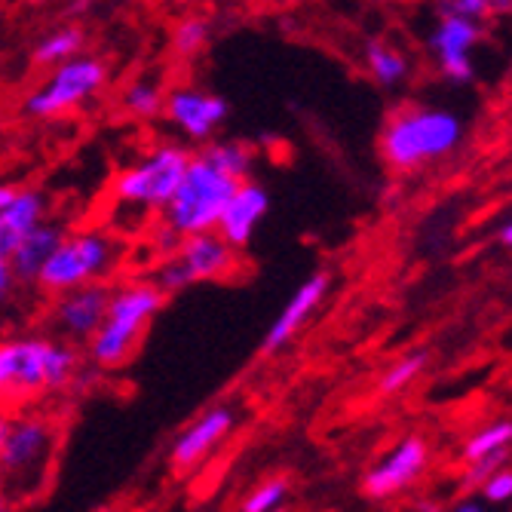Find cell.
<instances>
[{
  "instance_id": "10",
  "label": "cell",
  "mask_w": 512,
  "mask_h": 512,
  "mask_svg": "<svg viewBox=\"0 0 512 512\" xmlns=\"http://www.w3.org/2000/svg\"><path fill=\"white\" fill-rule=\"evenodd\" d=\"M230 108L221 96L203 89V86H175L166 92L163 99V117L166 123L184 138V142L194 145H206L218 135V129L224 126Z\"/></svg>"
},
{
  "instance_id": "20",
  "label": "cell",
  "mask_w": 512,
  "mask_h": 512,
  "mask_svg": "<svg viewBox=\"0 0 512 512\" xmlns=\"http://www.w3.org/2000/svg\"><path fill=\"white\" fill-rule=\"evenodd\" d=\"M365 65L381 86H399L408 77V59L402 50L384 40H368L365 43Z\"/></svg>"
},
{
  "instance_id": "30",
  "label": "cell",
  "mask_w": 512,
  "mask_h": 512,
  "mask_svg": "<svg viewBox=\"0 0 512 512\" xmlns=\"http://www.w3.org/2000/svg\"><path fill=\"white\" fill-rule=\"evenodd\" d=\"M19 237H22V234H16V230H13L4 218H0V258H7V261H10V255H13Z\"/></svg>"
},
{
  "instance_id": "16",
  "label": "cell",
  "mask_w": 512,
  "mask_h": 512,
  "mask_svg": "<svg viewBox=\"0 0 512 512\" xmlns=\"http://www.w3.org/2000/svg\"><path fill=\"white\" fill-rule=\"evenodd\" d=\"M424 467H427V442L417 436H408L378 463V467L368 470L365 494L378 497V500L393 497L396 491L408 488L417 476H421Z\"/></svg>"
},
{
  "instance_id": "33",
  "label": "cell",
  "mask_w": 512,
  "mask_h": 512,
  "mask_svg": "<svg viewBox=\"0 0 512 512\" xmlns=\"http://www.w3.org/2000/svg\"><path fill=\"white\" fill-rule=\"evenodd\" d=\"M500 243H503V246H512V221L503 224V230H500Z\"/></svg>"
},
{
  "instance_id": "17",
  "label": "cell",
  "mask_w": 512,
  "mask_h": 512,
  "mask_svg": "<svg viewBox=\"0 0 512 512\" xmlns=\"http://www.w3.org/2000/svg\"><path fill=\"white\" fill-rule=\"evenodd\" d=\"M62 237H65V230L50 218L34 224L31 230H25L16 243V249H13V255H10V267L16 273V283H34L40 267L50 261V255L56 252Z\"/></svg>"
},
{
  "instance_id": "23",
  "label": "cell",
  "mask_w": 512,
  "mask_h": 512,
  "mask_svg": "<svg viewBox=\"0 0 512 512\" xmlns=\"http://www.w3.org/2000/svg\"><path fill=\"white\" fill-rule=\"evenodd\" d=\"M209 37H212V25L203 16H188V19H181L172 31V50L181 59H191V56L206 50Z\"/></svg>"
},
{
  "instance_id": "12",
  "label": "cell",
  "mask_w": 512,
  "mask_h": 512,
  "mask_svg": "<svg viewBox=\"0 0 512 512\" xmlns=\"http://www.w3.org/2000/svg\"><path fill=\"white\" fill-rule=\"evenodd\" d=\"M237 427V411L234 405H215L209 411H203L191 427H184L178 433V439L172 442L169 460L172 467L188 473L194 467H200L203 460H209Z\"/></svg>"
},
{
  "instance_id": "19",
  "label": "cell",
  "mask_w": 512,
  "mask_h": 512,
  "mask_svg": "<svg viewBox=\"0 0 512 512\" xmlns=\"http://www.w3.org/2000/svg\"><path fill=\"white\" fill-rule=\"evenodd\" d=\"M203 160H209L215 169L234 175L237 181L249 178L252 175V166H255V157H252V148L243 145V142H234V138H212V142L200 145L197 151Z\"/></svg>"
},
{
  "instance_id": "7",
  "label": "cell",
  "mask_w": 512,
  "mask_h": 512,
  "mask_svg": "<svg viewBox=\"0 0 512 512\" xmlns=\"http://www.w3.org/2000/svg\"><path fill=\"white\" fill-rule=\"evenodd\" d=\"M237 184L240 181L234 175L215 169L209 160L194 154L188 163V172H184V178L178 181L175 194L160 209V215L172 230H178L181 237L206 234V230L218 227V218H221L230 194L237 191Z\"/></svg>"
},
{
  "instance_id": "26",
  "label": "cell",
  "mask_w": 512,
  "mask_h": 512,
  "mask_svg": "<svg viewBox=\"0 0 512 512\" xmlns=\"http://www.w3.org/2000/svg\"><path fill=\"white\" fill-rule=\"evenodd\" d=\"M427 365V353H411V356H402L399 362H393L384 378H381V393H396L402 387H408L417 375L424 371Z\"/></svg>"
},
{
  "instance_id": "5",
  "label": "cell",
  "mask_w": 512,
  "mask_h": 512,
  "mask_svg": "<svg viewBox=\"0 0 512 512\" xmlns=\"http://www.w3.org/2000/svg\"><path fill=\"white\" fill-rule=\"evenodd\" d=\"M191 157L194 154L178 142H166L145 151L114 175V203L135 218H148L151 212H160L175 194L184 172H188Z\"/></svg>"
},
{
  "instance_id": "32",
  "label": "cell",
  "mask_w": 512,
  "mask_h": 512,
  "mask_svg": "<svg viewBox=\"0 0 512 512\" xmlns=\"http://www.w3.org/2000/svg\"><path fill=\"white\" fill-rule=\"evenodd\" d=\"M16 191H19V188H13V184H0V215L7 212V206L13 203Z\"/></svg>"
},
{
  "instance_id": "2",
  "label": "cell",
  "mask_w": 512,
  "mask_h": 512,
  "mask_svg": "<svg viewBox=\"0 0 512 512\" xmlns=\"http://www.w3.org/2000/svg\"><path fill=\"white\" fill-rule=\"evenodd\" d=\"M80 368L71 341L50 335L0 338V408H25L65 390Z\"/></svg>"
},
{
  "instance_id": "21",
  "label": "cell",
  "mask_w": 512,
  "mask_h": 512,
  "mask_svg": "<svg viewBox=\"0 0 512 512\" xmlns=\"http://www.w3.org/2000/svg\"><path fill=\"white\" fill-rule=\"evenodd\" d=\"M163 99H166V92L157 83L135 80L123 89L120 108L135 120H157V117H163Z\"/></svg>"
},
{
  "instance_id": "24",
  "label": "cell",
  "mask_w": 512,
  "mask_h": 512,
  "mask_svg": "<svg viewBox=\"0 0 512 512\" xmlns=\"http://www.w3.org/2000/svg\"><path fill=\"white\" fill-rule=\"evenodd\" d=\"M512 442V424L509 421H500V424H491L485 427L479 436H473L467 442V448H463V457H467L470 463L473 460H482L488 454H497V451H506Z\"/></svg>"
},
{
  "instance_id": "6",
  "label": "cell",
  "mask_w": 512,
  "mask_h": 512,
  "mask_svg": "<svg viewBox=\"0 0 512 512\" xmlns=\"http://www.w3.org/2000/svg\"><path fill=\"white\" fill-rule=\"evenodd\" d=\"M123 246L102 227H83L77 234H65L56 252L37 273L34 283L46 295H59L74 286L105 283L120 267Z\"/></svg>"
},
{
  "instance_id": "3",
  "label": "cell",
  "mask_w": 512,
  "mask_h": 512,
  "mask_svg": "<svg viewBox=\"0 0 512 512\" xmlns=\"http://www.w3.org/2000/svg\"><path fill=\"white\" fill-rule=\"evenodd\" d=\"M163 301L166 292L157 289L151 279H126V283L114 286L102 325L86 341L89 359L108 371L126 365L142 344L148 325L163 310Z\"/></svg>"
},
{
  "instance_id": "18",
  "label": "cell",
  "mask_w": 512,
  "mask_h": 512,
  "mask_svg": "<svg viewBox=\"0 0 512 512\" xmlns=\"http://www.w3.org/2000/svg\"><path fill=\"white\" fill-rule=\"evenodd\" d=\"M86 46V31L74 22L68 25H59L53 31H46L37 43H34V65L40 68H53V65H62L68 59H74L77 53H83Z\"/></svg>"
},
{
  "instance_id": "1",
  "label": "cell",
  "mask_w": 512,
  "mask_h": 512,
  "mask_svg": "<svg viewBox=\"0 0 512 512\" xmlns=\"http://www.w3.org/2000/svg\"><path fill=\"white\" fill-rule=\"evenodd\" d=\"M59 421L34 405L0 408V497L10 506L34 500L53 476Z\"/></svg>"
},
{
  "instance_id": "28",
  "label": "cell",
  "mask_w": 512,
  "mask_h": 512,
  "mask_svg": "<svg viewBox=\"0 0 512 512\" xmlns=\"http://www.w3.org/2000/svg\"><path fill=\"white\" fill-rule=\"evenodd\" d=\"M181 234L178 230H172L166 221H160V224H154L151 227V234H148V243H151V249L160 255V258H169V255H175L178 252V246H181Z\"/></svg>"
},
{
  "instance_id": "15",
  "label": "cell",
  "mask_w": 512,
  "mask_h": 512,
  "mask_svg": "<svg viewBox=\"0 0 512 512\" xmlns=\"http://www.w3.org/2000/svg\"><path fill=\"white\" fill-rule=\"evenodd\" d=\"M325 295H329V273L319 270V273L307 276L304 283L292 292L286 307L279 310V316L270 322V329L264 332V341H261V350L264 353L283 350L304 329V322L316 313V307L325 301Z\"/></svg>"
},
{
  "instance_id": "27",
  "label": "cell",
  "mask_w": 512,
  "mask_h": 512,
  "mask_svg": "<svg viewBox=\"0 0 512 512\" xmlns=\"http://www.w3.org/2000/svg\"><path fill=\"white\" fill-rule=\"evenodd\" d=\"M491 10V0H442V16H463V19H485Z\"/></svg>"
},
{
  "instance_id": "31",
  "label": "cell",
  "mask_w": 512,
  "mask_h": 512,
  "mask_svg": "<svg viewBox=\"0 0 512 512\" xmlns=\"http://www.w3.org/2000/svg\"><path fill=\"white\" fill-rule=\"evenodd\" d=\"M16 289V273L7 258H0V304H4Z\"/></svg>"
},
{
  "instance_id": "4",
  "label": "cell",
  "mask_w": 512,
  "mask_h": 512,
  "mask_svg": "<svg viewBox=\"0 0 512 512\" xmlns=\"http://www.w3.org/2000/svg\"><path fill=\"white\" fill-rule=\"evenodd\" d=\"M463 138V123L451 111L405 108L396 111L381 132V154L393 169H414L448 157Z\"/></svg>"
},
{
  "instance_id": "8",
  "label": "cell",
  "mask_w": 512,
  "mask_h": 512,
  "mask_svg": "<svg viewBox=\"0 0 512 512\" xmlns=\"http://www.w3.org/2000/svg\"><path fill=\"white\" fill-rule=\"evenodd\" d=\"M240 270V249L230 246L218 230L184 237L178 252L160 258L151 270V283L166 295L181 292L197 283H215V279H230Z\"/></svg>"
},
{
  "instance_id": "22",
  "label": "cell",
  "mask_w": 512,
  "mask_h": 512,
  "mask_svg": "<svg viewBox=\"0 0 512 512\" xmlns=\"http://www.w3.org/2000/svg\"><path fill=\"white\" fill-rule=\"evenodd\" d=\"M46 209H50V203H46V197L34 188H19L13 203L7 206V212L0 215L4 218L16 234H25V230H31L34 224L46 221Z\"/></svg>"
},
{
  "instance_id": "36",
  "label": "cell",
  "mask_w": 512,
  "mask_h": 512,
  "mask_svg": "<svg viewBox=\"0 0 512 512\" xmlns=\"http://www.w3.org/2000/svg\"><path fill=\"white\" fill-rule=\"evenodd\" d=\"M509 4H512V0H509Z\"/></svg>"
},
{
  "instance_id": "35",
  "label": "cell",
  "mask_w": 512,
  "mask_h": 512,
  "mask_svg": "<svg viewBox=\"0 0 512 512\" xmlns=\"http://www.w3.org/2000/svg\"><path fill=\"white\" fill-rule=\"evenodd\" d=\"M0 512H10V503L4 497H0Z\"/></svg>"
},
{
  "instance_id": "11",
  "label": "cell",
  "mask_w": 512,
  "mask_h": 512,
  "mask_svg": "<svg viewBox=\"0 0 512 512\" xmlns=\"http://www.w3.org/2000/svg\"><path fill=\"white\" fill-rule=\"evenodd\" d=\"M108 295L111 289L105 283H86V286H74L68 292L53 295V307H50L53 332L71 344L89 341L92 332H96L105 319Z\"/></svg>"
},
{
  "instance_id": "13",
  "label": "cell",
  "mask_w": 512,
  "mask_h": 512,
  "mask_svg": "<svg viewBox=\"0 0 512 512\" xmlns=\"http://www.w3.org/2000/svg\"><path fill=\"white\" fill-rule=\"evenodd\" d=\"M267 212H270V191L255 178H243L237 184V191L230 194L215 230L234 249H246L255 240Z\"/></svg>"
},
{
  "instance_id": "34",
  "label": "cell",
  "mask_w": 512,
  "mask_h": 512,
  "mask_svg": "<svg viewBox=\"0 0 512 512\" xmlns=\"http://www.w3.org/2000/svg\"><path fill=\"white\" fill-rule=\"evenodd\" d=\"M454 512H482V506H479V503H473V500H467V503H460Z\"/></svg>"
},
{
  "instance_id": "25",
  "label": "cell",
  "mask_w": 512,
  "mask_h": 512,
  "mask_svg": "<svg viewBox=\"0 0 512 512\" xmlns=\"http://www.w3.org/2000/svg\"><path fill=\"white\" fill-rule=\"evenodd\" d=\"M289 500V482L286 479H267L249 491L243 500V512H279Z\"/></svg>"
},
{
  "instance_id": "9",
  "label": "cell",
  "mask_w": 512,
  "mask_h": 512,
  "mask_svg": "<svg viewBox=\"0 0 512 512\" xmlns=\"http://www.w3.org/2000/svg\"><path fill=\"white\" fill-rule=\"evenodd\" d=\"M46 80L25 99V114L53 120L89 105L108 86V65L99 56L77 53L74 59L46 68Z\"/></svg>"
},
{
  "instance_id": "14",
  "label": "cell",
  "mask_w": 512,
  "mask_h": 512,
  "mask_svg": "<svg viewBox=\"0 0 512 512\" xmlns=\"http://www.w3.org/2000/svg\"><path fill=\"white\" fill-rule=\"evenodd\" d=\"M482 28L473 19L463 16H442L439 25L430 34V46L439 56V68L454 83H470L473 80V62L470 50L479 43Z\"/></svg>"
},
{
  "instance_id": "29",
  "label": "cell",
  "mask_w": 512,
  "mask_h": 512,
  "mask_svg": "<svg viewBox=\"0 0 512 512\" xmlns=\"http://www.w3.org/2000/svg\"><path fill=\"white\" fill-rule=\"evenodd\" d=\"M485 497L494 503H503L512 497V473H491L485 479Z\"/></svg>"
}]
</instances>
